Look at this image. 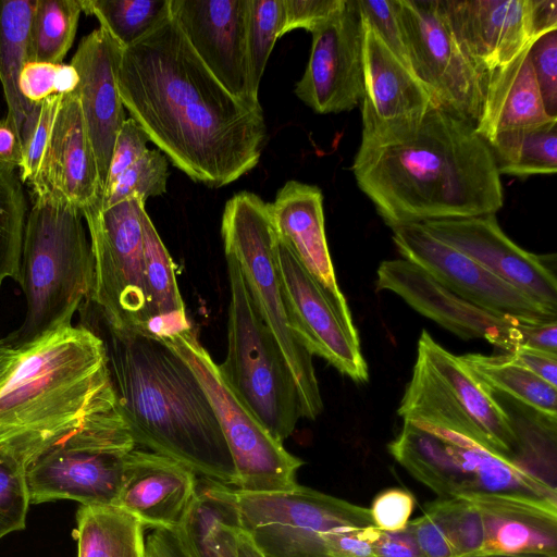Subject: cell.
<instances>
[{"label": "cell", "mask_w": 557, "mask_h": 557, "mask_svg": "<svg viewBox=\"0 0 557 557\" xmlns=\"http://www.w3.org/2000/svg\"><path fill=\"white\" fill-rule=\"evenodd\" d=\"M144 243L145 286L149 321L145 331L169 339L191 327L175 277L174 262L161 240L145 206L140 211Z\"/></svg>", "instance_id": "obj_29"}, {"label": "cell", "mask_w": 557, "mask_h": 557, "mask_svg": "<svg viewBox=\"0 0 557 557\" xmlns=\"http://www.w3.org/2000/svg\"><path fill=\"white\" fill-rule=\"evenodd\" d=\"M29 504L26 468L0 453V539L25 528Z\"/></svg>", "instance_id": "obj_42"}, {"label": "cell", "mask_w": 557, "mask_h": 557, "mask_svg": "<svg viewBox=\"0 0 557 557\" xmlns=\"http://www.w3.org/2000/svg\"><path fill=\"white\" fill-rule=\"evenodd\" d=\"M27 201L17 169L0 160V288L7 278L21 283Z\"/></svg>", "instance_id": "obj_36"}, {"label": "cell", "mask_w": 557, "mask_h": 557, "mask_svg": "<svg viewBox=\"0 0 557 557\" xmlns=\"http://www.w3.org/2000/svg\"><path fill=\"white\" fill-rule=\"evenodd\" d=\"M79 77L70 64L27 62L21 71L18 87L30 103H39L52 95H66L76 90Z\"/></svg>", "instance_id": "obj_43"}, {"label": "cell", "mask_w": 557, "mask_h": 557, "mask_svg": "<svg viewBox=\"0 0 557 557\" xmlns=\"http://www.w3.org/2000/svg\"><path fill=\"white\" fill-rule=\"evenodd\" d=\"M239 557H263L248 534L236 527Z\"/></svg>", "instance_id": "obj_55"}, {"label": "cell", "mask_w": 557, "mask_h": 557, "mask_svg": "<svg viewBox=\"0 0 557 557\" xmlns=\"http://www.w3.org/2000/svg\"><path fill=\"white\" fill-rule=\"evenodd\" d=\"M82 12L81 0H37L28 62L62 63L74 41Z\"/></svg>", "instance_id": "obj_34"}, {"label": "cell", "mask_w": 557, "mask_h": 557, "mask_svg": "<svg viewBox=\"0 0 557 557\" xmlns=\"http://www.w3.org/2000/svg\"><path fill=\"white\" fill-rule=\"evenodd\" d=\"M376 289L389 290L422 315L462 339H485L511 354L520 346L516 320L493 314L457 296L419 265L404 259L381 262ZM527 324V323H525Z\"/></svg>", "instance_id": "obj_20"}, {"label": "cell", "mask_w": 557, "mask_h": 557, "mask_svg": "<svg viewBox=\"0 0 557 557\" xmlns=\"http://www.w3.org/2000/svg\"><path fill=\"white\" fill-rule=\"evenodd\" d=\"M82 211L48 193L33 194L21 258L26 314L4 339L23 349L42 336L72 325L89 300L94 259Z\"/></svg>", "instance_id": "obj_5"}, {"label": "cell", "mask_w": 557, "mask_h": 557, "mask_svg": "<svg viewBox=\"0 0 557 557\" xmlns=\"http://www.w3.org/2000/svg\"><path fill=\"white\" fill-rule=\"evenodd\" d=\"M462 363L493 393L505 394L535 412L556 419L557 391L511 355L459 356Z\"/></svg>", "instance_id": "obj_32"}, {"label": "cell", "mask_w": 557, "mask_h": 557, "mask_svg": "<svg viewBox=\"0 0 557 557\" xmlns=\"http://www.w3.org/2000/svg\"><path fill=\"white\" fill-rule=\"evenodd\" d=\"M410 67L435 103L475 126L486 77L461 51L437 0H394Z\"/></svg>", "instance_id": "obj_13"}, {"label": "cell", "mask_w": 557, "mask_h": 557, "mask_svg": "<svg viewBox=\"0 0 557 557\" xmlns=\"http://www.w3.org/2000/svg\"><path fill=\"white\" fill-rule=\"evenodd\" d=\"M37 0H0V83L8 107L5 119L21 139L36 103L20 91L18 78L28 62L29 33ZM22 143V141H21Z\"/></svg>", "instance_id": "obj_30"}, {"label": "cell", "mask_w": 557, "mask_h": 557, "mask_svg": "<svg viewBox=\"0 0 557 557\" xmlns=\"http://www.w3.org/2000/svg\"><path fill=\"white\" fill-rule=\"evenodd\" d=\"M392 457L438 497L463 496L466 481L451 445L424 424L404 421L388 444Z\"/></svg>", "instance_id": "obj_28"}, {"label": "cell", "mask_w": 557, "mask_h": 557, "mask_svg": "<svg viewBox=\"0 0 557 557\" xmlns=\"http://www.w3.org/2000/svg\"><path fill=\"white\" fill-rule=\"evenodd\" d=\"M207 483L201 491L230 512L263 557H327L338 532L373 525L369 508L299 484L251 493Z\"/></svg>", "instance_id": "obj_8"}, {"label": "cell", "mask_w": 557, "mask_h": 557, "mask_svg": "<svg viewBox=\"0 0 557 557\" xmlns=\"http://www.w3.org/2000/svg\"><path fill=\"white\" fill-rule=\"evenodd\" d=\"M281 25V0H249L247 51L250 83L257 95L269 57L280 38Z\"/></svg>", "instance_id": "obj_39"}, {"label": "cell", "mask_w": 557, "mask_h": 557, "mask_svg": "<svg viewBox=\"0 0 557 557\" xmlns=\"http://www.w3.org/2000/svg\"><path fill=\"white\" fill-rule=\"evenodd\" d=\"M83 12L94 15L123 49L165 21L170 0H81Z\"/></svg>", "instance_id": "obj_35"}, {"label": "cell", "mask_w": 557, "mask_h": 557, "mask_svg": "<svg viewBox=\"0 0 557 557\" xmlns=\"http://www.w3.org/2000/svg\"><path fill=\"white\" fill-rule=\"evenodd\" d=\"M401 258L419 265L463 300L493 314L527 324L557 321V313L535 302L481 264L432 236L421 224L392 228Z\"/></svg>", "instance_id": "obj_15"}, {"label": "cell", "mask_w": 557, "mask_h": 557, "mask_svg": "<svg viewBox=\"0 0 557 557\" xmlns=\"http://www.w3.org/2000/svg\"><path fill=\"white\" fill-rule=\"evenodd\" d=\"M362 26L364 95L360 104V145H375L408 133L436 103L412 70L363 21Z\"/></svg>", "instance_id": "obj_19"}, {"label": "cell", "mask_w": 557, "mask_h": 557, "mask_svg": "<svg viewBox=\"0 0 557 557\" xmlns=\"http://www.w3.org/2000/svg\"><path fill=\"white\" fill-rule=\"evenodd\" d=\"M487 144L499 174L522 178L557 172V120L499 133Z\"/></svg>", "instance_id": "obj_33"}, {"label": "cell", "mask_w": 557, "mask_h": 557, "mask_svg": "<svg viewBox=\"0 0 557 557\" xmlns=\"http://www.w3.org/2000/svg\"><path fill=\"white\" fill-rule=\"evenodd\" d=\"M519 348L557 355V321L546 324H522Z\"/></svg>", "instance_id": "obj_53"}, {"label": "cell", "mask_w": 557, "mask_h": 557, "mask_svg": "<svg viewBox=\"0 0 557 557\" xmlns=\"http://www.w3.org/2000/svg\"><path fill=\"white\" fill-rule=\"evenodd\" d=\"M467 498L483 522L479 554L557 557V505L495 494Z\"/></svg>", "instance_id": "obj_25"}, {"label": "cell", "mask_w": 557, "mask_h": 557, "mask_svg": "<svg viewBox=\"0 0 557 557\" xmlns=\"http://www.w3.org/2000/svg\"><path fill=\"white\" fill-rule=\"evenodd\" d=\"M144 206L135 196L109 207L99 198L82 210L94 259L88 304L115 330L145 331L150 319L140 219Z\"/></svg>", "instance_id": "obj_11"}, {"label": "cell", "mask_w": 557, "mask_h": 557, "mask_svg": "<svg viewBox=\"0 0 557 557\" xmlns=\"http://www.w3.org/2000/svg\"><path fill=\"white\" fill-rule=\"evenodd\" d=\"M351 170L391 228L496 214L504 205L488 144L472 123L437 104L405 135L360 145Z\"/></svg>", "instance_id": "obj_2"}, {"label": "cell", "mask_w": 557, "mask_h": 557, "mask_svg": "<svg viewBox=\"0 0 557 557\" xmlns=\"http://www.w3.org/2000/svg\"><path fill=\"white\" fill-rule=\"evenodd\" d=\"M276 261L293 330L313 356L356 383L369 380L358 331L343 293L323 286L277 236Z\"/></svg>", "instance_id": "obj_14"}, {"label": "cell", "mask_w": 557, "mask_h": 557, "mask_svg": "<svg viewBox=\"0 0 557 557\" xmlns=\"http://www.w3.org/2000/svg\"><path fill=\"white\" fill-rule=\"evenodd\" d=\"M221 233L225 253L236 259L256 309L294 377L301 417L314 420L322 412V397L313 356L292 326L277 268V234L269 202L250 191L234 195L225 203Z\"/></svg>", "instance_id": "obj_7"}, {"label": "cell", "mask_w": 557, "mask_h": 557, "mask_svg": "<svg viewBox=\"0 0 557 557\" xmlns=\"http://www.w3.org/2000/svg\"><path fill=\"white\" fill-rule=\"evenodd\" d=\"M414 506L416 498L411 492L388 487L374 496L369 512L375 528L393 532L407 528Z\"/></svg>", "instance_id": "obj_47"}, {"label": "cell", "mask_w": 557, "mask_h": 557, "mask_svg": "<svg viewBox=\"0 0 557 557\" xmlns=\"http://www.w3.org/2000/svg\"><path fill=\"white\" fill-rule=\"evenodd\" d=\"M276 234L323 286L341 293L331 259L319 187L288 181L269 203Z\"/></svg>", "instance_id": "obj_26"}, {"label": "cell", "mask_w": 557, "mask_h": 557, "mask_svg": "<svg viewBox=\"0 0 557 557\" xmlns=\"http://www.w3.org/2000/svg\"><path fill=\"white\" fill-rule=\"evenodd\" d=\"M530 46L486 75L482 109L475 123L476 133L486 143L503 132L557 120L545 110L529 55Z\"/></svg>", "instance_id": "obj_27"}, {"label": "cell", "mask_w": 557, "mask_h": 557, "mask_svg": "<svg viewBox=\"0 0 557 557\" xmlns=\"http://www.w3.org/2000/svg\"><path fill=\"white\" fill-rule=\"evenodd\" d=\"M280 37L296 28L311 34L341 12L347 0H281Z\"/></svg>", "instance_id": "obj_46"}, {"label": "cell", "mask_w": 557, "mask_h": 557, "mask_svg": "<svg viewBox=\"0 0 557 557\" xmlns=\"http://www.w3.org/2000/svg\"><path fill=\"white\" fill-rule=\"evenodd\" d=\"M0 160L17 170L22 162V143L10 122L0 119Z\"/></svg>", "instance_id": "obj_54"}, {"label": "cell", "mask_w": 557, "mask_h": 557, "mask_svg": "<svg viewBox=\"0 0 557 557\" xmlns=\"http://www.w3.org/2000/svg\"><path fill=\"white\" fill-rule=\"evenodd\" d=\"M423 512L435 519L446 533L456 557L478 555L484 531L479 509L467 497H438L425 504Z\"/></svg>", "instance_id": "obj_38"}, {"label": "cell", "mask_w": 557, "mask_h": 557, "mask_svg": "<svg viewBox=\"0 0 557 557\" xmlns=\"http://www.w3.org/2000/svg\"><path fill=\"white\" fill-rule=\"evenodd\" d=\"M20 349L13 348L4 338H0V369L15 361Z\"/></svg>", "instance_id": "obj_56"}, {"label": "cell", "mask_w": 557, "mask_h": 557, "mask_svg": "<svg viewBox=\"0 0 557 557\" xmlns=\"http://www.w3.org/2000/svg\"><path fill=\"white\" fill-rule=\"evenodd\" d=\"M146 557H153V556L149 552H147V556Z\"/></svg>", "instance_id": "obj_59"}, {"label": "cell", "mask_w": 557, "mask_h": 557, "mask_svg": "<svg viewBox=\"0 0 557 557\" xmlns=\"http://www.w3.org/2000/svg\"><path fill=\"white\" fill-rule=\"evenodd\" d=\"M135 447L119 406L91 416L26 467L29 503L117 505L126 457Z\"/></svg>", "instance_id": "obj_10"}, {"label": "cell", "mask_w": 557, "mask_h": 557, "mask_svg": "<svg viewBox=\"0 0 557 557\" xmlns=\"http://www.w3.org/2000/svg\"><path fill=\"white\" fill-rule=\"evenodd\" d=\"M397 413L404 421L462 435L515 463L518 437L505 407L459 356L437 344L425 330Z\"/></svg>", "instance_id": "obj_6"}, {"label": "cell", "mask_w": 557, "mask_h": 557, "mask_svg": "<svg viewBox=\"0 0 557 557\" xmlns=\"http://www.w3.org/2000/svg\"><path fill=\"white\" fill-rule=\"evenodd\" d=\"M230 283L226 357L219 372L235 397L278 442L301 418L289 368L250 297L236 259L225 253Z\"/></svg>", "instance_id": "obj_9"}, {"label": "cell", "mask_w": 557, "mask_h": 557, "mask_svg": "<svg viewBox=\"0 0 557 557\" xmlns=\"http://www.w3.org/2000/svg\"><path fill=\"white\" fill-rule=\"evenodd\" d=\"M123 48L101 27L84 36L71 60L79 82L76 88L95 152L101 195L116 135L126 120L117 71Z\"/></svg>", "instance_id": "obj_22"}, {"label": "cell", "mask_w": 557, "mask_h": 557, "mask_svg": "<svg viewBox=\"0 0 557 557\" xmlns=\"http://www.w3.org/2000/svg\"><path fill=\"white\" fill-rule=\"evenodd\" d=\"M32 194L48 193L81 211L101 198L95 152L77 91L63 95Z\"/></svg>", "instance_id": "obj_23"}, {"label": "cell", "mask_w": 557, "mask_h": 557, "mask_svg": "<svg viewBox=\"0 0 557 557\" xmlns=\"http://www.w3.org/2000/svg\"><path fill=\"white\" fill-rule=\"evenodd\" d=\"M248 8L249 0H170L171 16L210 73L236 99L262 109L249 75Z\"/></svg>", "instance_id": "obj_18"}, {"label": "cell", "mask_w": 557, "mask_h": 557, "mask_svg": "<svg viewBox=\"0 0 557 557\" xmlns=\"http://www.w3.org/2000/svg\"><path fill=\"white\" fill-rule=\"evenodd\" d=\"M117 86L149 141L194 182L219 188L259 163L267 140L262 109L219 83L171 15L123 49Z\"/></svg>", "instance_id": "obj_1"}, {"label": "cell", "mask_w": 557, "mask_h": 557, "mask_svg": "<svg viewBox=\"0 0 557 557\" xmlns=\"http://www.w3.org/2000/svg\"><path fill=\"white\" fill-rule=\"evenodd\" d=\"M408 525L425 557H456L446 533L429 513L423 512Z\"/></svg>", "instance_id": "obj_49"}, {"label": "cell", "mask_w": 557, "mask_h": 557, "mask_svg": "<svg viewBox=\"0 0 557 557\" xmlns=\"http://www.w3.org/2000/svg\"><path fill=\"white\" fill-rule=\"evenodd\" d=\"M20 356V355H18ZM18 358V357H17ZM17 360V359H16ZM16 360L7 364L5 367L1 368L0 369V388L2 387V385L5 383V381L8 380L11 371L13 370L15 363H16Z\"/></svg>", "instance_id": "obj_57"}, {"label": "cell", "mask_w": 557, "mask_h": 557, "mask_svg": "<svg viewBox=\"0 0 557 557\" xmlns=\"http://www.w3.org/2000/svg\"><path fill=\"white\" fill-rule=\"evenodd\" d=\"M168 178V158L159 149H148L104 190L100 202L109 207L134 196L146 202L149 197L166 191Z\"/></svg>", "instance_id": "obj_40"}, {"label": "cell", "mask_w": 557, "mask_h": 557, "mask_svg": "<svg viewBox=\"0 0 557 557\" xmlns=\"http://www.w3.org/2000/svg\"><path fill=\"white\" fill-rule=\"evenodd\" d=\"M435 238L471 258L547 310L557 313L556 256L513 243L495 214L421 223Z\"/></svg>", "instance_id": "obj_16"}, {"label": "cell", "mask_w": 557, "mask_h": 557, "mask_svg": "<svg viewBox=\"0 0 557 557\" xmlns=\"http://www.w3.org/2000/svg\"><path fill=\"white\" fill-rule=\"evenodd\" d=\"M356 4L361 20L380 36L403 63L410 67L394 0H356Z\"/></svg>", "instance_id": "obj_45"}, {"label": "cell", "mask_w": 557, "mask_h": 557, "mask_svg": "<svg viewBox=\"0 0 557 557\" xmlns=\"http://www.w3.org/2000/svg\"><path fill=\"white\" fill-rule=\"evenodd\" d=\"M461 51L486 77L537 39L532 0H437Z\"/></svg>", "instance_id": "obj_21"}, {"label": "cell", "mask_w": 557, "mask_h": 557, "mask_svg": "<svg viewBox=\"0 0 557 557\" xmlns=\"http://www.w3.org/2000/svg\"><path fill=\"white\" fill-rule=\"evenodd\" d=\"M296 96L320 114L360 107L363 88V26L356 0L312 33L310 57Z\"/></svg>", "instance_id": "obj_17"}, {"label": "cell", "mask_w": 557, "mask_h": 557, "mask_svg": "<svg viewBox=\"0 0 557 557\" xmlns=\"http://www.w3.org/2000/svg\"><path fill=\"white\" fill-rule=\"evenodd\" d=\"M78 557H146L145 525L116 505H82L76 516Z\"/></svg>", "instance_id": "obj_31"}, {"label": "cell", "mask_w": 557, "mask_h": 557, "mask_svg": "<svg viewBox=\"0 0 557 557\" xmlns=\"http://www.w3.org/2000/svg\"><path fill=\"white\" fill-rule=\"evenodd\" d=\"M197 497V475L184 465L139 447L127 454L116 506L137 517L145 528L180 527Z\"/></svg>", "instance_id": "obj_24"}, {"label": "cell", "mask_w": 557, "mask_h": 557, "mask_svg": "<svg viewBox=\"0 0 557 557\" xmlns=\"http://www.w3.org/2000/svg\"><path fill=\"white\" fill-rule=\"evenodd\" d=\"M188 522L199 557H239L236 525L219 502L199 491Z\"/></svg>", "instance_id": "obj_37"}, {"label": "cell", "mask_w": 557, "mask_h": 557, "mask_svg": "<svg viewBox=\"0 0 557 557\" xmlns=\"http://www.w3.org/2000/svg\"><path fill=\"white\" fill-rule=\"evenodd\" d=\"M164 341L188 363L210 400L234 462V488L251 493L293 490L304 461L288 453L235 397L194 330Z\"/></svg>", "instance_id": "obj_12"}, {"label": "cell", "mask_w": 557, "mask_h": 557, "mask_svg": "<svg viewBox=\"0 0 557 557\" xmlns=\"http://www.w3.org/2000/svg\"><path fill=\"white\" fill-rule=\"evenodd\" d=\"M466 557H548L543 555H496V554H478Z\"/></svg>", "instance_id": "obj_58"}, {"label": "cell", "mask_w": 557, "mask_h": 557, "mask_svg": "<svg viewBox=\"0 0 557 557\" xmlns=\"http://www.w3.org/2000/svg\"><path fill=\"white\" fill-rule=\"evenodd\" d=\"M509 355L532 373L557 387V355L528 348H517Z\"/></svg>", "instance_id": "obj_52"}, {"label": "cell", "mask_w": 557, "mask_h": 557, "mask_svg": "<svg viewBox=\"0 0 557 557\" xmlns=\"http://www.w3.org/2000/svg\"><path fill=\"white\" fill-rule=\"evenodd\" d=\"M97 319L102 330L92 331L104 343L117 406L136 446L169 457L208 482L234 487L236 471L226 441L188 363L162 338L115 330Z\"/></svg>", "instance_id": "obj_3"}, {"label": "cell", "mask_w": 557, "mask_h": 557, "mask_svg": "<svg viewBox=\"0 0 557 557\" xmlns=\"http://www.w3.org/2000/svg\"><path fill=\"white\" fill-rule=\"evenodd\" d=\"M373 548L376 557H425L409 525L393 532L377 530Z\"/></svg>", "instance_id": "obj_51"}, {"label": "cell", "mask_w": 557, "mask_h": 557, "mask_svg": "<svg viewBox=\"0 0 557 557\" xmlns=\"http://www.w3.org/2000/svg\"><path fill=\"white\" fill-rule=\"evenodd\" d=\"M529 55L545 110L557 119V29L534 40Z\"/></svg>", "instance_id": "obj_44"}, {"label": "cell", "mask_w": 557, "mask_h": 557, "mask_svg": "<svg viewBox=\"0 0 557 557\" xmlns=\"http://www.w3.org/2000/svg\"><path fill=\"white\" fill-rule=\"evenodd\" d=\"M377 530L368 525L338 532L330 544L327 557H376L373 541Z\"/></svg>", "instance_id": "obj_50"}, {"label": "cell", "mask_w": 557, "mask_h": 557, "mask_svg": "<svg viewBox=\"0 0 557 557\" xmlns=\"http://www.w3.org/2000/svg\"><path fill=\"white\" fill-rule=\"evenodd\" d=\"M148 135L135 120L124 121L115 138L102 194L148 150Z\"/></svg>", "instance_id": "obj_48"}, {"label": "cell", "mask_w": 557, "mask_h": 557, "mask_svg": "<svg viewBox=\"0 0 557 557\" xmlns=\"http://www.w3.org/2000/svg\"><path fill=\"white\" fill-rule=\"evenodd\" d=\"M62 99L63 95H52L36 103L24 122L21 132L22 162L18 168L23 184L29 185L39 171Z\"/></svg>", "instance_id": "obj_41"}, {"label": "cell", "mask_w": 557, "mask_h": 557, "mask_svg": "<svg viewBox=\"0 0 557 557\" xmlns=\"http://www.w3.org/2000/svg\"><path fill=\"white\" fill-rule=\"evenodd\" d=\"M117 406L102 338L86 325L20 349L0 388V453L25 468L91 416Z\"/></svg>", "instance_id": "obj_4"}]
</instances>
